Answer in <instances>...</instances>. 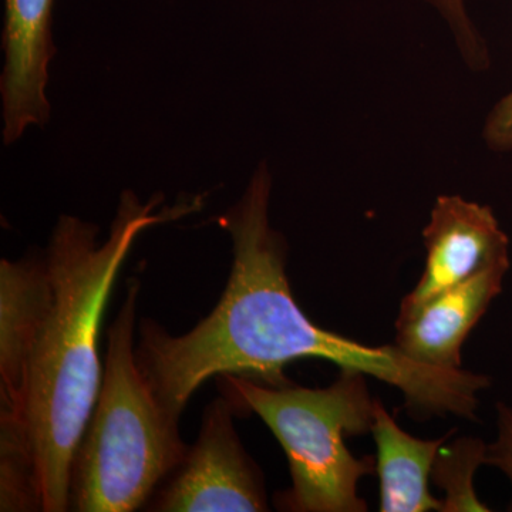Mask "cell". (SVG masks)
I'll use <instances>...</instances> for the list:
<instances>
[{
    "label": "cell",
    "instance_id": "obj_1",
    "mask_svg": "<svg viewBox=\"0 0 512 512\" xmlns=\"http://www.w3.org/2000/svg\"><path fill=\"white\" fill-rule=\"evenodd\" d=\"M272 177L261 164L241 200L218 218L232 239L228 284L214 311L184 335L151 319L140 325L137 363L161 407L180 420L215 376L288 384L284 369L319 359L396 387L417 416L476 420L487 376L414 362L393 346H367L320 328L299 308L286 275V242L269 221Z\"/></svg>",
    "mask_w": 512,
    "mask_h": 512
},
{
    "label": "cell",
    "instance_id": "obj_2",
    "mask_svg": "<svg viewBox=\"0 0 512 512\" xmlns=\"http://www.w3.org/2000/svg\"><path fill=\"white\" fill-rule=\"evenodd\" d=\"M161 201L124 191L104 242L99 227L72 215L53 229L45 252L52 308L30 359L18 456L0 468L2 490L35 493L42 512L69 511L73 456L103 382L101 322L128 252L146 229L198 208L194 200L157 211Z\"/></svg>",
    "mask_w": 512,
    "mask_h": 512
},
{
    "label": "cell",
    "instance_id": "obj_3",
    "mask_svg": "<svg viewBox=\"0 0 512 512\" xmlns=\"http://www.w3.org/2000/svg\"><path fill=\"white\" fill-rule=\"evenodd\" d=\"M138 293V282H128L110 325L99 397L73 456L69 511L138 510L188 451L180 420L161 407L137 363Z\"/></svg>",
    "mask_w": 512,
    "mask_h": 512
},
{
    "label": "cell",
    "instance_id": "obj_4",
    "mask_svg": "<svg viewBox=\"0 0 512 512\" xmlns=\"http://www.w3.org/2000/svg\"><path fill=\"white\" fill-rule=\"evenodd\" d=\"M221 377L224 396L238 413L261 417L284 447L292 485L275 495L278 510L367 511L357 484L376 473V458H356L345 443L346 437L365 436L372 430L376 399L365 373L340 370L325 389Z\"/></svg>",
    "mask_w": 512,
    "mask_h": 512
},
{
    "label": "cell",
    "instance_id": "obj_5",
    "mask_svg": "<svg viewBox=\"0 0 512 512\" xmlns=\"http://www.w3.org/2000/svg\"><path fill=\"white\" fill-rule=\"evenodd\" d=\"M227 396L208 404L200 434L150 503L160 512L268 511L265 481L235 429Z\"/></svg>",
    "mask_w": 512,
    "mask_h": 512
},
{
    "label": "cell",
    "instance_id": "obj_6",
    "mask_svg": "<svg viewBox=\"0 0 512 512\" xmlns=\"http://www.w3.org/2000/svg\"><path fill=\"white\" fill-rule=\"evenodd\" d=\"M53 303L46 255L0 262V464L18 456L26 382L37 336Z\"/></svg>",
    "mask_w": 512,
    "mask_h": 512
},
{
    "label": "cell",
    "instance_id": "obj_7",
    "mask_svg": "<svg viewBox=\"0 0 512 512\" xmlns=\"http://www.w3.org/2000/svg\"><path fill=\"white\" fill-rule=\"evenodd\" d=\"M426 264L400 308H413L463 284L488 266L510 261V239L487 205L440 195L423 231Z\"/></svg>",
    "mask_w": 512,
    "mask_h": 512
},
{
    "label": "cell",
    "instance_id": "obj_8",
    "mask_svg": "<svg viewBox=\"0 0 512 512\" xmlns=\"http://www.w3.org/2000/svg\"><path fill=\"white\" fill-rule=\"evenodd\" d=\"M53 5L55 0H5L0 93L6 146L18 141L29 127H43L50 119L46 86L56 52Z\"/></svg>",
    "mask_w": 512,
    "mask_h": 512
},
{
    "label": "cell",
    "instance_id": "obj_9",
    "mask_svg": "<svg viewBox=\"0 0 512 512\" xmlns=\"http://www.w3.org/2000/svg\"><path fill=\"white\" fill-rule=\"evenodd\" d=\"M510 265V261L498 262L429 301L400 308L394 345L414 362L461 369L464 342L503 291Z\"/></svg>",
    "mask_w": 512,
    "mask_h": 512
},
{
    "label": "cell",
    "instance_id": "obj_10",
    "mask_svg": "<svg viewBox=\"0 0 512 512\" xmlns=\"http://www.w3.org/2000/svg\"><path fill=\"white\" fill-rule=\"evenodd\" d=\"M370 433L377 448L376 473L380 481L382 512L443 511V500L430 493V477L440 448L450 431L439 439H417L404 431L379 400Z\"/></svg>",
    "mask_w": 512,
    "mask_h": 512
},
{
    "label": "cell",
    "instance_id": "obj_11",
    "mask_svg": "<svg viewBox=\"0 0 512 512\" xmlns=\"http://www.w3.org/2000/svg\"><path fill=\"white\" fill-rule=\"evenodd\" d=\"M487 446L478 437H460L440 448L431 477L446 495L441 512L491 511L474 488L477 468L487 464Z\"/></svg>",
    "mask_w": 512,
    "mask_h": 512
},
{
    "label": "cell",
    "instance_id": "obj_12",
    "mask_svg": "<svg viewBox=\"0 0 512 512\" xmlns=\"http://www.w3.org/2000/svg\"><path fill=\"white\" fill-rule=\"evenodd\" d=\"M433 6L443 16L450 26L456 39L458 49L463 55L464 62L473 70L487 69L488 59L487 46L478 35L473 22L468 18L466 3L464 0H423Z\"/></svg>",
    "mask_w": 512,
    "mask_h": 512
},
{
    "label": "cell",
    "instance_id": "obj_13",
    "mask_svg": "<svg viewBox=\"0 0 512 512\" xmlns=\"http://www.w3.org/2000/svg\"><path fill=\"white\" fill-rule=\"evenodd\" d=\"M497 437L487 446V464L503 471L512 485V407L497 403ZM508 510L512 511V500Z\"/></svg>",
    "mask_w": 512,
    "mask_h": 512
},
{
    "label": "cell",
    "instance_id": "obj_14",
    "mask_svg": "<svg viewBox=\"0 0 512 512\" xmlns=\"http://www.w3.org/2000/svg\"><path fill=\"white\" fill-rule=\"evenodd\" d=\"M484 140L494 151L512 150V92L503 97L488 114Z\"/></svg>",
    "mask_w": 512,
    "mask_h": 512
}]
</instances>
